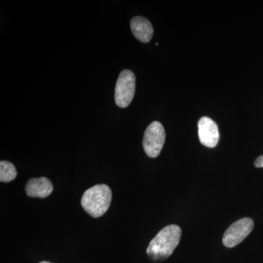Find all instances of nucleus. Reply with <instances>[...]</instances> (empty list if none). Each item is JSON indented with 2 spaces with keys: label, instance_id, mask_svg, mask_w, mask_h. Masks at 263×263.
I'll use <instances>...</instances> for the list:
<instances>
[{
  "label": "nucleus",
  "instance_id": "nucleus-2",
  "mask_svg": "<svg viewBox=\"0 0 263 263\" xmlns=\"http://www.w3.org/2000/svg\"><path fill=\"white\" fill-rule=\"evenodd\" d=\"M112 192L105 184H98L86 190L81 198V205L85 212L92 217L103 216L111 202Z\"/></svg>",
  "mask_w": 263,
  "mask_h": 263
},
{
  "label": "nucleus",
  "instance_id": "nucleus-10",
  "mask_svg": "<svg viewBox=\"0 0 263 263\" xmlns=\"http://www.w3.org/2000/svg\"><path fill=\"white\" fill-rule=\"evenodd\" d=\"M254 165L257 167H263V155L259 156L258 158L254 161Z\"/></svg>",
  "mask_w": 263,
  "mask_h": 263
},
{
  "label": "nucleus",
  "instance_id": "nucleus-9",
  "mask_svg": "<svg viewBox=\"0 0 263 263\" xmlns=\"http://www.w3.org/2000/svg\"><path fill=\"white\" fill-rule=\"evenodd\" d=\"M16 176V169L11 162L8 161L0 162V181L2 182H10L14 180Z\"/></svg>",
  "mask_w": 263,
  "mask_h": 263
},
{
  "label": "nucleus",
  "instance_id": "nucleus-4",
  "mask_svg": "<svg viewBox=\"0 0 263 263\" xmlns=\"http://www.w3.org/2000/svg\"><path fill=\"white\" fill-rule=\"evenodd\" d=\"M165 141V132L160 122H153L147 127L143 136V149L147 155L155 158L160 155Z\"/></svg>",
  "mask_w": 263,
  "mask_h": 263
},
{
  "label": "nucleus",
  "instance_id": "nucleus-5",
  "mask_svg": "<svg viewBox=\"0 0 263 263\" xmlns=\"http://www.w3.org/2000/svg\"><path fill=\"white\" fill-rule=\"evenodd\" d=\"M254 228V221L249 218H243L232 224L223 235L222 243L228 248L239 245L250 234Z\"/></svg>",
  "mask_w": 263,
  "mask_h": 263
},
{
  "label": "nucleus",
  "instance_id": "nucleus-8",
  "mask_svg": "<svg viewBox=\"0 0 263 263\" xmlns=\"http://www.w3.org/2000/svg\"><path fill=\"white\" fill-rule=\"evenodd\" d=\"M132 32L137 40L142 43H148L153 36L154 29L148 19L144 17L136 16L131 20Z\"/></svg>",
  "mask_w": 263,
  "mask_h": 263
},
{
  "label": "nucleus",
  "instance_id": "nucleus-11",
  "mask_svg": "<svg viewBox=\"0 0 263 263\" xmlns=\"http://www.w3.org/2000/svg\"><path fill=\"white\" fill-rule=\"evenodd\" d=\"M39 263H51V262H46V261H43V262H41Z\"/></svg>",
  "mask_w": 263,
  "mask_h": 263
},
{
  "label": "nucleus",
  "instance_id": "nucleus-6",
  "mask_svg": "<svg viewBox=\"0 0 263 263\" xmlns=\"http://www.w3.org/2000/svg\"><path fill=\"white\" fill-rule=\"evenodd\" d=\"M198 136L203 146L214 148L219 140L217 124L210 118L202 117L198 122Z\"/></svg>",
  "mask_w": 263,
  "mask_h": 263
},
{
  "label": "nucleus",
  "instance_id": "nucleus-3",
  "mask_svg": "<svg viewBox=\"0 0 263 263\" xmlns=\"http://www.w3.org/2000/svg\"><path fill=\"white\" fill-rule=\"evenodd\" d=\"M136 92V76L132 71L123 70L119 74L115 88V101L119 108L129 106Z\"/></svg>",
  "mask_w": 263,
  "mask_h": 263
},
{
  "label": "nucleus",
  "instance_id": "nucleus-7",
  "mask_svg": "<svg viewBox=\"0 0 263 263\" xmlns=\"http://www.w3.org/2000/svg\"><path fill=\"white\" fill-rule=\"evenodd\" d=\"M53 185L47 178H34L29 179L26 184V193L29 197L45 198L53 192Z\"/></svg>",
  "mask_w": 263,
  "mask_h": 263
},
{
  "label": "nucleus",
  "instance_id": "nucleus-1",
  "mask_svg": "<svg viewBox=\"0 0 263 263\" xmlns=\"http://www.w3.org/2000/svg\"><path fill=\"white\" fill-rule=\"evenodd\" d=\"M181 230L176 224L164 227L150 242L146 253L154 261L168 258L179 245Z\"/></svg>",
  "mask_w": 263,
  "mask_h": 263
}]
</instances>
